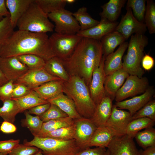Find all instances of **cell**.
I'll return each instance as SVG.
<instances>
[{
  "label": "cell",
  "mask_w": 155,
  "mask_h": 155,
  "mask_svg": "<svg viewBox=\"0 0 155 155\" xmlns=\"http://www.w3.org/2000/svg\"><path fill=\"white\" fill-rule=\"evenodd\" d=\"M103 56L100 40L82 38L71 55L61 60L69 75L77 76L88 87L93 70Z\"/></svg>",
  "instance_id": "6da1fadb"
},
{
  "label": "cell",
  "mask_w": 155,
  "mask_h": 155,
  "mask_svg": "<svg viewBox=\"0 0 155 155\" xmlns=\"http://www.w3.org/2000/svg\"><path fill=\"white\" fill-rule=\"evenodd\" d=\"M26 54L36 55L45 61L56 56L46 33L14 31L2 49L0 57Z\"/></svg>",
  "instance_id": "7a4b0ae2"
},
{
  "label": "cell",
  "mask_w": 155,
  "mask_h": 155,
  "mask_svg": "<svg viewBox=\"0 0 155 155\" xmlns=\"http://www.w3.org/2000/svg\"><path fill=\"white\" fill-rule=\"evenodd\" d=\"M63 92L72 100L82 117L89 119L93 117L96 106L91 98L88 87L81 78L69 75L67 81H63Z\"/></svg>",
  "instance_id": "3957f363"
},
{
  "label": "cell",
  "mask_w": 155,
  "mask_h": 155,
  "mask_svg": "<svg viewBox=\"0 0 155 155\" xmlns=\"http://www.w3.org/2000/svg\"><path fill=\"white\" fill-rule=\"evenodd\" d=\"M148 43V38L144 34H134L131 36L123 62V68L129 75L142 77L144 72L141 63L144 56V48Z\"/></svg>",
  "instance_id": "277c9868"
},
{
  "label": "cell",
  "mask_w": 155,
  "mask_h": 155,
  "mask_svg": "<svg viewBox=\"0 0 155 155\" xmlns=\"http://www.w3.org/2000/svg\"><path fill=\"white\" fill-rule=\"evenodd\" d=\"M16 26L19 30L45 33L53 32L55 27L48 14L42 10L35 0L19 19Z\"/></svg>",
  "instance_id": "5b68a950"
},
{
  "label": "cell",
  "mask_w": 155,
  "mask_h": 155,
  "mask_svg": "<svg viewBox=\"0 0 155 155\" xmlns=\"http://www.w3.org/2000/svg\"><path fill=\"white\" fill-rule=\"evenodd\" d=\"M24 144L37 148L44 155H77L82 150L74 139L63 141L48 137H34L30 141L24 140Z\"/></svg>",
  "instance_id": "8992f818"
},
{
  "label": "cell",
  "mask_w": 155,
  "mask_h": 155,
  "mask_svg": "<svg viewBox=\"0 0 155 155\" xmlns=\"http://www.w3.org/2000/svg\"><path fill=\"white\" fill-rule=\"evenodd\" d=\"M82 38L77 34H61L55 32L49 37V40L56 56L62 60L71 55Z\"/></svg>",
  "instance_id": "52a82bcc"
},
{
  "label": "cell",
  "mask_w": 155,
  "mask_h": 155,
  "mask_svg": "<svg viewBox=\"0 0 155 155\" xmlns=\"http://www.w3.org/2000/svg\"><path fill=\"white\" fill-rule=\"evenodd\" d=\"M49 19L55 24L56 33L61 34H76L80 30V25L73 15V13L65 9L48 14Z\"/></svg>",
  "instance_id": "ba28073f"
},
{
  "label": "cell",
  "mask_w": 155,
  "mask_h": 155,
  "mask_svg": "<svg viewBox=\"0 0 155 155\" xmlns=\"http://www.w3.org/2000/svg\"><path fill=\"white\" fill-rule=\"evenodd\" d=\"M149 84L146 77L140 78L136 75H129L117 92L115 101L120 102L128 97L143 94L149 86Z\"/></svg>",
  "instance_id": "9c48e42d"
},
{
  "label": "cell",
  "mask_w": 155,
  "mask_h": 155,
  "mask_svg": "<svg viewBox=\"0 0 155 155\" xmlns=\"http://www.w3.org/2000/svg\"><path fill=\"white\" fill-rule=\"evenodd\" d=\"M132 116L129 111L119 109L113 105L111 114L105 126L114 136L125 135L128 125L132 120Z\"/></svg>",
  "instance_id": "30bf717a"
},
{
  "label": "cell",
  "mask_w": 155,
  "mask_h": 155,
  "mask_svg": "<svg viewBox=\"0 0 155 155\" xmlns=\"http://www.w3.org/2000/svg\"><path fill=\"white\" fill-rule=\"evenodd\" d=\"M105 58L103 55L99 66L93 70L88 87L91 98L96 106L106 95L104 86L106 76L104 69Z\"/></svg>",
  "instance_id": "8fae6325"
},
{
  "label": "cell",
  "mask_w": 155,
  "mask_h": 155,
  "mask_svg": "<svg viewBox=\"0 0 155 155\" xmlns=\"http://www.w3.org/2000/svg\"><path fill=\"white\" fill-rule=\"evenodd\" d=\"M126 9L125 14L115 30L121 34L126 40L134 33L144 34L147 29L145 23L140 22L134 17L130 8Z\"/></svg>",
  "instance_id": "7c38bea8"
},
{
  "label": "cell",
  "mask_w": 155,
  "mask_h": 155,
  "mask_svg": "<svg viewBox=\"0 0 155 155\" xmlns=\"http://www.w3.org/2000/svg\"><path fill=\"white\" fill-rule=\"evenodd\" d=\"M59 80L61 79L50 75L44 68L29 69L13 84H22L33 90L48 82Z\"/></svg>",
  "instance_id": "4fadbf2b"
},
{
  "label": "cell",
  "mask_w": 155,
  "mask_h": 155,
  "mask_svg": "<svg viewBox=\"0 0 155 155\" xmlns=\"http://www.w3.org/2000/svg\"><path fill=\"white\" fill-rule=\"evenodd\" d=\"M75 132L74 140L83 150L88 147L89 142L97 128L90 119L81 117L74 120Z\"/></svg>",
  "instance_id": "5bb4252c"
},
{
  "label": "cell",
  "mask_w": 155,
  "mask_h": 155,
  "mask_svg": "<svg viewBox=\"0 0 155 155\" xmlns=\"http://www.w3.org/2000/svg\"><path fill=\"white\" fill-rule=\"evenodd\" d=\"M133 139L126 134L114 136L107 147L109 155H139Z\"/></svg>",
  "instance_id": "9a60e30c"
},
{
  "label": "cell",
  "mask_w": 155,
  "mask_h": 155,
  "mask_svg": "<svg viewBox=\"0 0 155 155\" xmlns=\"http://www.w3.org/2000/svg\"><path fill=\"white\" fill-rule=\"evenodd\" d=\"M0 68L8 81L14 82L29 70L16 57H0Z\"/></svg>",
  "instance_id": "2e32d148"
},
{
  "label": "cell",
  "mask_w": 155,
  "mask_h": 155,
  "mask_svg": "<svg viewBox=\"0 0 155 155\" xmlns=\"http://www.w3.org/2000/svg\"><path fill=\"white\" fill-rule=\"evenodd\" d=\"M155 94L154 87L150 86L139 96L125 100L116 102L115 105L119 109L128 110L132 116L151 100Z\"/></svg>",
  "instance_id": "e0dca14e"
},
{
  "label": "cell",
  "mask_w": 155,
  "mask_h": 155,
  "mask_svg": "<svg viewBox=\"0 0 155 155\" xmlns=\"http://www.w3.org/2000/svg\"><path fill=\"white\" fill-rule=\"evenodd\" d=\"M118 24V22H111L101 18L96 25L87 30L80 31L76 34L82 38L100 40L107 34L115 31Z\"/></svg>",
  "instance_id": "ac0fdd59"
},
{
  "label": "cell",
  "mask_w": 155,
  "mask_h": 155,
  "mask_svg": "<svg viewBox=\"0 0 155 155\" xmlns=\"http://www.w3.org/2000/svg\"><path fill=\"white\" fill-rule=\"evenodd\" d=\"M129 75L123 68L105 76L104 86L106 95L113 100L117 92Z\"/></svg>",
  "instance_id": "d6986e66"
},
{
  "label": "cell",
  "mask_w": 155,
  "mask_h": 155,
  "mask_svg": "<svg viewBox=\"0 0 155 155\" xmlns=\"http://www.w3.org/2000/svg\"><path fill=\"white\" fill-rule=\"evenodd\" d=\"M128 44L127 42H124L115 52L105 57L104 69L106 76L123 68L122 59Z\"/></svg>",
  "instance_id": "ffe728a7"
},
{
  "label": "cell",
  "mask_w": 155,
  "mask_h": 155,
  "mask_svg": "<svg viewBox=\"0 0 155 155\" xmlns=\"http://www.w3.org/2000/svg\"><path fill=\"white\" fill-rule=\"evenodd\" d=\"M113 100L106 95L96 106L94 115L90 119L97 127L105 126L111 114Z\"/></svg>",
  "instance_id": "44dd1931"
},
{
  "label": "cell",
  "mask_w": 155,
  "mask_h": 155,
  "mask_svg": "<svg viewBox=\"0 0 155 155\" xmlns=\"http://www.w3.org/2000/svg\"><path fill=\"white\" fill-rule=\"evenodd\" d=\"M34 0H5L7 8L9 11L11 24L14 28L19 19L26 11Z\"/></svg>",
  "instance_id": "7402d4cb"
},
{
  "label": "cell",
  "mask_w": 155,
  "mask_h": 155,
  "mask_svg": "<svg viewBox=\"0 0 155 155\" xmlns=\"http://www.w3.org/2000/svg\"><path fill=\"white\" fill-rule=\"evenodd\" d=\"M63 80H59L45 83L33 90L41 99L47 101L63 93Z\"/></svg>",
  "instance_id": "603a6c76"
},
{
  "label": "cell",
  "mask_w": 155,
  "mask_h": 155,
  "mask_svg": "<svg viewBox=\"0 0 155 155\" xmlns=\"http://www.w3.org/2000/svg\"><path fill=\"white\" fill-rule=\"evenodd\" d=\"M48 101L56 105L69 117L74 120L82 117L77 112L72 100L63 92Z\"/></svg>",
  "instance_id": "cb8c5ba5"
},
{
  "label": "cell",
  "mask_w": 155,
  "mask_h": 155,
  "mask_svg": "<svg viewBox=\"0 0 155 155\" xmlns=\"http://www.w3.org/2000/svg\"><path fill=\"white\" fill-rule=\"evenodd\" d=\"M126 1V0H110L101 6L102 10L99 13L101 18L112 22H116Z\"/></svg>",
  "instance_id": "d4e9b609"
},
{
  "label": "cell",
  "mask_w": 155,
  "mask_h": 155,
  "mask_svg": "<svg viewBox=\"0 0 155 155\" xmlns=\"http://www.w3.org/2000/svg\"><path fill=\"white\" fill-rule=\"evenodd\" d=\"M125 40L121 34L115 31L107 34L100 40L102 54L106 57L114 52L115 49Z\"/></svg>",
  "instance_id": "484cf974"
},
{
  "label": "cell",
  "mask_w": 155,
  "mask_h": 155,
  "mask_svg": "<svg viewBox=\"0 0 155 155\" xmlns=\"http://www.w3.org/2000/svg\"><path fill=\"white\" fill-rule=\"evenodd\" d=\"M114 136L106 126L97 127L88 145V147L107 148Z\"/></svg>",
  "instance_id": "4316f807"
},
{
  "label": "cell",
  "mask_w": 155,
  "mask_h": 155,
  "mask_svg": "<svg viewBox=\"0 0 155 155\" xmlns=\"http://www.w3.org/2000/svg\"><path fill=\"white\" fill-rule=\"evenodd\" d=\"M44 69L50 75L67 81L69 75L65 69L61 60L57 56L54 57L46 61Z\"/></svg>",
  "instance_id": "83f0119b"
},
{
  "label": "cell",
  "mask_w": 155,
  "mask_h": 155,
  "mask_svg": "<svg viewBox=\"0 0 155 155\" xmlns=\"http://www.w3.org/2000/svg\"><path fill=\"white\" fill-rule=\"evenodd\" d=\"M3 102V106L0 107V117L4 121L13 124L16 116L21 113L18 104L13 99L6 100Z\"/></svg>",
  "instance_id": "f1b7e54d"
},
{
  "label": "cell",
  "mask_w": 155,
  "mask_h": 155,
  "mask_svg": "<svg viewBox=\"0 0 155 155\" xmlns=\"http://www.w3.org/2000/svg\"><path fill=\"white\" fill-rule=\"evenodd\" d=\"M13 99L17 102L21 113L37 106L49 102L47 101L40 98L33 90L29 93L24 96Z\"/></svg>",
  "instance_id": "f546056e"
},
{
  "label": "cell",
  "mask_w": 155,
  "mask_h": 155,
  "mask_svg": "<svg viewBox=\"0 0 155 155\" xmlns=\"http://www.w3.org/2000/svg\"><path fill=\"white\" fill-rule=\"evenodd\" d=\"M74 124V120L69 117L43 122L40 131L34 137L51 132L61 128L70 126Z\"/></svg>",
  "instance_id": "4dcf8cb0"
},
{
  "label": "cell",
  "mask_w": 155,
  "mask_h": 155,
  "mask_svg": "<svg viewBox=\"0 0 155 155\" xmlns=\"http://www.w3.org/2000/svg\"><path fill=\"white\" fill-rule=\"evenodd\" d=\"M155 121L147 117H142L132 120L127 127L126 134L134 138L135 134L141 130L153 127Z\"/></svg>",
  "instance_id": "1f68e13d"
},
{
  "label": "cell",
  "mask_w": 155,
  "mask_h": 155,
  "mask_svg": "<svg viewBox=\"0 0 155 155\" xmlns=\"http://www.w3.org/2000/svg\"><path fill=\"white\" fill-rule=\"evenodd\" d=\"M73 15L80 25V31L91 28L96 25L99 22L92 17L88 13L87 8L85 7H81L75 12L73 13Z\"/></svg>",
  "instance_id": "d6a6232c"
},
{
  "label": "cell",
  "mask_w": 155,
  "mask_h": 155,
  "mask_svg": "<svg viewBox=\"0 0 155 155\" xmlns=\"http://www.w3.org/2000/svg\"><path fill=\"white\" fill-rule=\"evenodd\" d=\"M75 129V125L74 123L71 126L61 128L36 137H48L60 140H69L74 139Z\"/></svg>",
  "instance_id": "836d02e7"
},
{
  "label": "cell",
  "mask_w": 155,
  "mask_h": 155,
  "mask_svg": "<svg viewBox=\"0 0 155 155\" xmlns=\"http://www.w3.org/2000/svg\"><path fill=\"white\" fill-rule=\"evenodd\" d=\"M134 138L139 145L144 149L155 145V129L153 127L146 128L137 133Z\"/></svg>",
  "instance_id": "e575fe53"
},
{
  "label": "cell",
  "mask_w": 155,
  "mask_h": 155,
  "mask_svg": "<svg viewBox=\"0 0 155 155\" xmlns=\"http://www.w3.org/2000/svg\"><path fill=\"white\" fill-rule=\"evenodd\" d=\"M24 114L25 118L22 120L21 125L28 128L34 136L40 131L43 122L38 116H33L28 111L25 112Z\"/></svg>",
  "instance_id": "d590c367"
},
{
  "label": "cell",
  "mask_w": 155,
  "mask_h": 155,
  "mask_svg": "<svg viewBox=\"0 0 155 155\" xmlns=\"http://www.w3.org/2000/svg\"><path fill=\"white\" fill-rule=\"evenodd\" d=\"M29 69L44 68L46 61L40 57L34 54H26L16 57Z\"/></svg>",
  "instance_id": "8d00e7d4"
},
{
  "label": "cell",
  "mask_w": 155,
  "mask_h": 155,
  "mask_svg": "<svg viewBox=\"0 0 155 155\" xmlns=\"http://www.w3.org/2000/svg\"><path fill=\"white\" fill-rule=\"evenodd\" d=\"M145 0H128L126 9L130 8L134 17L140 22L144 23L146 10Z\"/></svg>",
  "instance_id": "74e56055"
},
{
  "label": "cell",
  "mask_w": 155,
  "mask_h": 155,
  "mask_svg": "<svg viewBox=\"0 0 155 155\" xmlns=\"http://www.w3.org/2000/svg\"><path fill=\"white\" fill-rule=\"evenodd\" d=\"M42 10L48 14L53 11L65 9L66 0H35Z\"/></svg>",
  "instance_id": "f35d334b"
},
{
  "label": "cell",
  "mask_w": 155,
  "mask_h": 155,
  "mask_svg": "<svg viewBox=\"0 0 155 155\" xmlns=\"http://www.w3.org/2000/svg\"><path fill=\"white\" fill-rule=\"evenodd\" d=\"M146 1L144 21L149 33L152 34L155 33V3L152 0Z\"/></svg>",
  "instance_id": "ab89813d"
},
{
  "label": "cell",
  "mask_w": 155,
  "mask_h": 155,
  "mask_svg": "<svg viewBox=\"0 0 155 155\" xmlns=\"http://www.w3.org/2000/svg\"><path fill=\"white\" fill-rule=\"evenodd\" d=\"M10 20V15L0 22V53L6 41L14 31Z\"/></svg>",
  "instance_id": "60d3db41"
},
{
  "label": "cell",
  "mask_w": 155,
  "mask_h": 155,
  "mask_svg": "<svg viewBox=\"0 0 155 155\" xmlns=\"http://www.w3.org/2000/svg\"><path fill=\"white\" fill-rule=\"evenodd\" d=\"M147 117L155 121V100L152 99L132 116V120Z\"/></svg>",
  "instance_id": "b9f144b4"
},
{
  "label": "cell",
  "mask_w": 155,
  "mask_h": 155,
  "mask_svg": "<svg viewBox=\"0 0 155 155\" xmlns=\"http://www.w3.org/2000/svg\"><path fill=\"white\" fill-rule=\"evenodd\" d=\"M39 117L43 122H45L51 120L68 116L56 105L51 104L49 108Z\"/></svg>",
  "instance_id": "7bdbcfd3"
},
{
  "label": "cell",
  "mask_w": 155,
  "mask_h": 155,
  "mask_svg": "<svg viewBox=\"0 0 155 155\" xmlns=\"http://www.w3.org/2000/svg\"><path fill=\"white\" fill-rule=\"evenodd\" d=\"M40 149L33 146H29L19 144L8 154L9 155H33L38 152Z\"/></svg>",
  "instance_id": "ee69618b"
},
{
  "label": "cell",
  "mask_w": 155,
  "mask_h": 155,
  "mask_svg": "<svg viewBox=\"0 0 155 155\" xmlns=\"http://www.w3.org/2000/svg\"><path fill=\"white\" fill-rule=\"evenodd\" d=\"M13 83V81H9L0 87V100L3 102L12 98Z\"/></svg>",
  "instance_id": "f6af8a7d"
},
{
  "label": "cell",
  "mask_w": 155,
  "mask_h": 155,
  "mask_svg": "<svg viewBox=\"0 0 155 155\" xmlns=\"http://www.w3.org/2000/svg\"><path fill=\"white\" fill-rule=\"evenodd\" d=\"M20 142L19 139L0 141V153L8 154Z\"/></svg>",
  "instance_id": "bcb514c9"
},
{
  "label": "cell",
  "mask_w": 155,
  "mask_h": 155,
  "mask_svg": "<svg viewBox=\"0 0 155 155\" xmlns=\"http://www.w3.org/2000/svg\"><path fill=\"white\" fill-rule=\"evenodd\" d=\"M14 85L12 99H16L24 96L32 90V89L22 84H14Z\"/></svg>",
  "instance_id": "7dc6e473"
},
{
  "label": "cell",
  "mask_w": 155,
  "mask_h": 155,
  "mask_svg": "<svg viewBox=\"0 0 155 155\" xmlns=\"http://www.w3.org/2000/svg\"><path fill=\"white\" fill-rule=\"evenodd\" d=\"M105 148L96 147L88 148L81 151L77 155H103L106 151Z\"/></svg>",
  "instance_id": "c3c4849f"
},
{
  "label": "cell",
  "mask_w": 155,
  "mask_h": 155,
  "mask_svg": "<svg viewBox=\"0 0 155 155\" xmlns=\"http://www.w3.org/2000/svg\"><path fill=\"white\" fill-rule=\"evenodd\" d=\"M50 105L51 103L49 102L39 105L28 109V112L30 114H34L39 116L45 112Z\"/></svg>",
  "instance_id": "681fc988"
},
{
  "label": "cell",
  "mask_w": 155,
  "mask_h": 155,
  "mask_svg": "<svg viewBox=\"0 0 155 155\" xmlns=\"http://www.w3.org/2000/svg\"><path fill=\"white\" fill-rule=\"evenodd\" d=\"M141 63L142 67L146 71H149L153 67L154 60L152 56L146 54L143 57Z\"/></svg>",
  "instance_id": "f907efd6"
},
{
  "label": "cell",
  "mask_w": 155,
  "mask_h": 155,
  "mask_svg": "<svg viewBox=\"0 0 155 155\" xmlns=\"http://www.w3.org/2000/svg\"><path fill=\"white\" fill-rule=\"evenodd\" d=\"M17 130L16 126L13 123L4 121L0 127V130L5 133H12L15 132Z\"/></svg>",
  "instance_id": "816d5d0a"
},
{
  "label": "cell",
  "mask_w": 155,
  "mask_h": 155,
  "mask_svg": "<svg viewBox=\"0 0 155 155\" xmlns=\"http://www.w3.org/2000/svg\"><path fill=\"white\" fill-rule=\"evenodd\" d=\"M10 15L5 4V0H0V22L5 17Z\"/></svg>",
  "instance_id": "f5cc1de1"
},
{
  "label": "cell",
  "mask_w": 155,
  "mask_h": 155,
  "mask_svg": "<svg viewBox=\"0 0 155 155\" xmlns=\"http://www.w3.org/2000/svg\"><path fill=\"white\" fill-rule=\"evenodd\" d=\"M139 155H155V145L139 150Z\"/></svg>",
  "instance_id": "db71d44e"
},
{
  "label": "cell",
  "mask_w": 155,
  "mask_h": 155,
  "mask_svg": "<svg viewBox=\"0 0 155 155\" xmlns=\"http://www.w3.org/2000/svg\"><path fill=\"white\" fill-rule=\"evenodd\" d=\"M8 82V81L0 68V87Z\"/></svg>",
  "instance_id": "11a10c76"
},
{
  "label": "cell",
  "mask_w": 155,
  "mask_h": 155,
  "mask_svg": "<svg viewBox=\"0 0 155 155\" xmlns=\"http://www.w3.org/2000/svg\"><path fill=\"white\" fill-rule=\"evenodd\" d=\"M67 3L71 4L75 1V0H66Z\"/></svg>",
  "instance_id": "9f6ffc18"
},
{
  "label": "cell",
  "mask_w": 155,
  "mask_h": 155,
  "mask_svg": "<svg viewBox=\"0 0 155 155\" xmlns=\"http://www.w3.org/2000/svg\"><path fill=\"white\" fill-rule=\"evenodd\" d=\"M35 155H44L41 151V150H40L36 153Z\"/></svg>",
  "instance_id": "6f0895ef"
},
{
  "label": "cell",
  "mask_w": 155,
  "mask_h": 155,
  "mask_svg": "<svg viewBox=\"0 0 155 155\" xmlns=\"http://www.w3.org/2000/svg\"><path fill=\"white\" fill-rule=\"evenodd\" d=\"M103 155H109L108 151L107 150H106V151Z\"/></svg>",
  "instance_id": "680465c9"
},
{
  "label": "cell",
  "mask_w": 155,
  "mask_h": 155,
  "mask_svg": "<svg viewBox=\"0 0 155 155\" xmlns=\"http://www.w3.org/2000/svg\"><path fill=\"white\" fill-rule=\"evenodd\" d=\"M7 154L6 153H0V155H7Z\"/></svg>",
  "instance_id": "91938a15"
}]
</instances>
